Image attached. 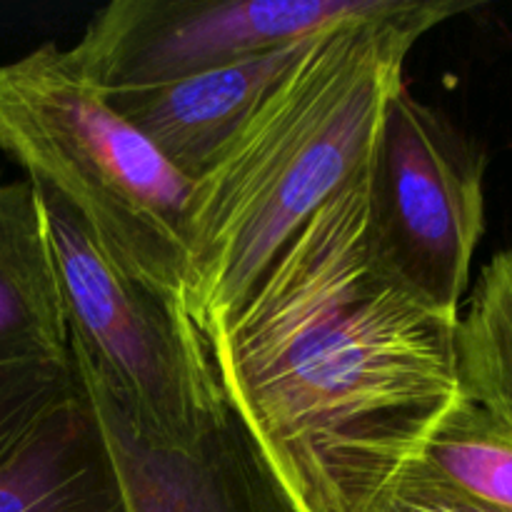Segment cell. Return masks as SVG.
<instances>
[{"mask_svg":"<svg viewBox=\"0 0 512 512\" xmlns=\"http://www.w3.org/2000/svg\"><path fill=\"white\" fill-rule=\"evenodd\" d=\"M455 330L375 268L365 165L203 343L295 510L373 512L460 398Z\"/></svg>","mask_w":512,"mask_h":512,"instance_id":"1","label":"cell"},{"mask_svg":"<svg viewBox=\"0 0 512 512\" xmlns=\"http://www.w3.org/2000/svg\"><path fill=\"white\" fill-rule=\"evenodd\" d=\"M465 10L405 0L390 15L315 35L193 180L183 308L200 338L243 308L298 230L363 173L410 50Z\"/></svg>","mask_w":512,"mask_h":512,"instance_id":"2","label":"cell"},{"mask_svg":"<svg viewBox=\"0 0 512 512\" xmlns=\"http://www.w3.org/2000/svg\"><path fill=\"white\" fill-rule=\"evenodd\" d=\"M0 153L115 268L185 310L193 180L108 103L75 48L45 43L0 65Z\"/></svg>","mask_w":512,"mask_h":512,"instance_id":"3","label":"cell"},{"mask_svg":"<svg viewBox=\"0 0 512 512\" xmlns=\"http://www.w3.org/2000/svg\"><path fill=\"white\" fill-rule=\"evenodd\" d=\"M68 325L70 355L108 388L148 438L188 448L228 418L193 320L115 268L70 208L33 185Z\"/></svg>","mask_w":512,"mask_h":512,"instance_id":"4","label":"cell"},{"mask_svg":"<svg viewBox=\"0 0 512 512\" xmlns=\"http://www.w3.org/2000/svg\"><path fill=\"white\" fill-rule=\"evenodd\" d=\"M483 233V150L403 83L368 163V248L375 268L425 308L460 318Z\"/></svg>","mask_w":512,"mask_h":512,"instance_id":"5","label":"cell"},{"mask_svg":"<svg viewBox=\"0 0 512 512\" xmlns=\"http://www.w3.org/2000/svg\"><path fill=\"white\" fill-rule=\"evenodd\" d=\"M405 0H115L73 45L110 90L175 83L390 15Z\"/></svg>","mask_w":512,"mask_h":512,"instance_id":"6","label":"cell"},{"mask_svg":"<svg viewBox=\"0 0 512 512\" xmlns=\"http://www.w3.org/2000/svg\"><path fill=\"white\" fill-rule=\"evenodd\" d=\"M128 512H298L233 413L188 448L140 433L98 375L70 355Z\"/></svg>","mask_w":512,"mask_h":512,"instance_id":"7","label":"cell"},{"mask_svg":"<svg viewBox=\"0 0 512 512\" xmlns=\"http://www.w3.org/2000/svg\"><path fill=\"white\" fill-rule=\"evenodd\" d=\"M310 40L175 83L100 90L175 170L198 180L213 168Z\"/></svg>","mask_w":512,"mask_h":512,"instance_id":"8","label":"cell"},{"mask_svg":"<svg viewBox=\"0 0 512 512\" xmlns=\"http://www.w3.org/2000/svg\"><path fill=\"white\" fill-rule=\"evenodd\" d=\"M0 512H128L83 388L0 465Z\"/></svg>","mask_w":512,"mask_h":512,"instance_id":"9","label":"cell"},{"mask_svg":"<svg viewBox=\"0 0 512 512\" xmlns=\"http://www.w3.org/2000/svg\"><path fill=\"white\" fill-rule=\"evenodd\" d=\"M68 325L30 180L0 175V368L68 363Z\"/></svg>","mask_w":512,"mask_h":512,"instance_id":"10","label":"cell"},{"mask_svg":"<svg viewBox=\"0 0 512 512\" xmlns=\"http://www.w3.org/2000/svg\"><path fill=\"white\" fill-rule=\"evenodd\" d=\"M455 350L460 393L512 433V243L480 273Z\"/></svg>","mask_w":512,"mask_h":512,"instance_id":"11","label":"cell"},{"mask_svg":"<svg viewBox=\"0 0 512 512\" xmlns=\"http://www.w3.org/2000/svg\"><path fill=\"white\" fill-rule=\"evenodd\" d=\"M415 463L438 483L490 508L512 512V433L463 393Z\"/></svg>","mask_w":512,"mask_h":512,"instance_id":"12","label":"cell"},{"mask_svg":"<svg viewBox=\"0 0 512 512\" xmlns=\"http://www.w3.org/2000/svg\"><path fill=\"white\" fill-rule=\"evenodd\" d=\"M78 393L70 360L0 368V465Z\"/></svg>","mask_w":512,"mask_h":512,"instance_id":"13","label":"cell"},{"mask_svg":"<svg viewBox=\"0 0 512 512\" xmlns=\"http://www.w3.org/2000/svg\"><path fill=\"white\" fill-rule=\"evenodd\" d=\"M373 512H510L478 503L410 465Z\"/></svg>","mask_w":512,"mask_h":512,"instance_id":"14","label":"cell"}]
</instances>
